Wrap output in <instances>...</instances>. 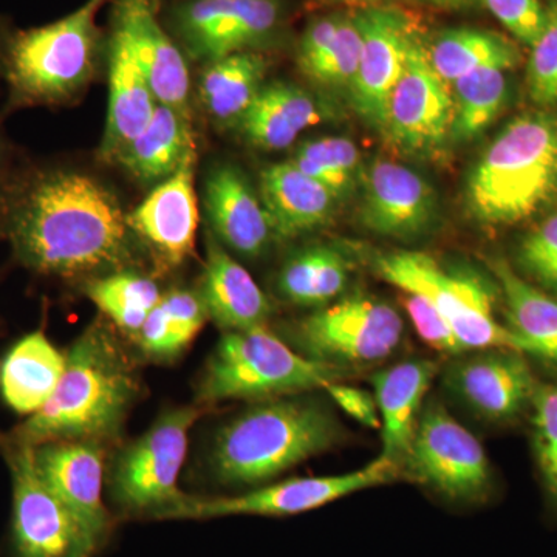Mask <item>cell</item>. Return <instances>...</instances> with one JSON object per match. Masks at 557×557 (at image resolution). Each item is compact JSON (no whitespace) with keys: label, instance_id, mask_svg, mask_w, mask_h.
I'll return each mask as SVG.
<instances>
[{"label":"cell","instance_id":"obj_37","mask_svg":"<svg viewBox=\"0 0 557 557\" xmlns=\"http://www.w3.org/2000/svg\"><path fill=\"white\" fill-rule=\"evenodd\" d=\"M531 434L539 472L557 509V384H537L531 399Z\"/></svg>","mask_w":557,"mask_h":557},{"label":"cell","instance_id":"obj_41","mask_svg":"<svg viewBox=\"0 0 557 557\" xmlns=\"http://www.w3.org/2000/svg\"><path fill=\"white\" fill-rule=\"evenodd\" d=\"M516 39L533 47L544 30L545 7L541 0H479Z\"/></svg>","mask_w":557,"mask_h":557},{"label":"cell","instance_id":"obj_16","mask_svg":"<svg viewBox=\"0 0 557 557\" xmlns=\"http://www.w3.org/2000/svg\"><path fill=\"white\" fill-rule=\"evenodd\" d=\"M197 148L190 150L171 177L126 215L134 236L146 245L163 269H175L193 256L199 230V203L194 186Z\"/></svg>","mask_w":557,"mask_h":557},{"label":"cell","instance_id":"obj_44","mask_svg":"<svg viewBox=\"0 0 557 557\" xmlns=\"http://www.w3.org/2000/svg\"><path fill=\"white\" fill-rule=\"evenodd\" d=\"M423 2L442 7V9H463V7L471 5V3L478 2V0H423Z\"/></svg>","mask_w":557,"mask_h":557},{"label":"cell","instance_id":"obj_1","mask_svg":"<svg viewBox=\"0 0 557 557\" xmlns=\"http://www.w3.org/2000/svg\"><path fill=\"white\" fill-rule=\"evenodd\" d=\"M115 194L83 172L40 168L0 189V234L40 276L91 278L129 269L134 240Z\"/></svg>","mask_w":557,"mask_h":557},{"label":"cell","instance_id":"obj_12","mask_svg":"<svg viewBox=\"0 0 557 557\" xmlns=\"http://www.w3.org/2000/svg\"><path fill=\"white\" fill-rule=\"evenodd\" d=\"M207 409L196 405L168 410L124 449L113 474V494L121 507L153 515L185 496L177 486L178 475L188 453L190 429Z\"/></svg>","mask_w":557,"mask_h":557},{"label":"cell","instance_id":"obj_45","mask_svg":"<svg viewBox=\"0 0 557 557\" xmlns=\"http://www.w3.org/2000/svg\"><path fill=\"white\" fill-rule=\"evenodd\" d=\"M325 2L347 3V5H359L369 9V7L380 5V3L383 2V0H325Z\"/></svg>","mask_w":557,"mask_h":557},{"label":"cell","instance_id":"obj_3","mask_svg":"<svg viewBox=\"0 0 557 557\" xmlns=\"http://www.w3.org/2000/svg\"><path fill=\"white\" fill-rule=\"evenodd\" d=\"M341 437L343 429L322 403L265 399L220 429L212 474L223 485H259L333 448Z\"/></svg>","mask_w":557,"mask_h":557},{"label":"cell","instance_id":"obj_21","mask_svg":"<svg viewBox=\"0 0 557 557\" xmlns=\"http://www.w3.org/2000/svg\"><path fill=\"white\" fill-rule=\"evenodd\" d=\"M205 205L220 240L245 258H258L274 237L262 199L234 166H219L205 183Z\"/></svg>","mask_w":557,"mask_h":557},{"label":"cell","instance_id":"obj_14","mask_svg":"<svg viewBox=\"0 0 557 557\" xmlns=\"http://www.w3.org/2000/svg\"><path fill=\"white\" fill-rule=\"evenodd\" d=\"M281 21L278 0H189L175 11V32L190 57L207 62L251 51Z\"/></svg>","mask_w":557,"mask_h":557},{"label":"cell","instance_id":"obj_38","mask_svg":"<svg viewBox=\"0 0 557 557\" xmlns=\"http://www.w3.org/2000/svg\"><path fill=\"white\" fill-rule=\"evenodd\" d=\"M361 46V32L354 14H343L327 50L304 75L324 86L350 87L357 75Z\"/></svg>","mask_w":557,"mask_h":557},{"label":"cell","instance_id":"obj_32","mask_svg":"<svg viewBox=\"0 0 557 557\" xmlns=\"http://www.w3.org/2000/svg\"><path fill=\"white\" fill-rule=\"evenodd\" d=\"M426 50L432 67L446 84L478 70H509L519 61L518 50L507 38L475 28L440 33Z\"/></svg>","mask_w":557,"mask_h":557},{"label":"cell","instance_id":"obj_2","mask_svg":"<svg viewBox=\"0 0 557 557\" xmlns=\"http://www.w3.org/2000/svg\"><path fill=\"white\" fill-rule=\"evenodd\" d=\"M138 394L135 362L110 325L95 322L65 355L53 397L10 438L32 448L61 440L110 442Z\"/></svg>","mask_w":557,"mask_h":557},{"label":"cell","instance_id":"obj_11","mask_svg":"<svg viewBox=\"0 0 557 557\" xmlns=\"http://www.w3.org/2000/svg\"><path fill=\"white\" fill-rule=\"evenodd\" d=\"M403 471L456 502L483 500L493 485L482 443L434 399L421 410Z\"/></svg>","mask_w":557,"mask_h":557},{"label":"cell","instance_id":"obj_33","mask_svg":"<svg viewBox=\"0 0 557 557\" xmlns=\"http://www.w3.org/2000/svg\"><path fill=\"white\" fill-rule=\"evenodd\" d=\"M208 318L200 295L189 289H172L161 296L135 341L146 357L157 361L174 359L199 335Z\"/></svg>","mask_w":557,"mask_h":557},{"label":"cell","instance_id":"obj_34","mask_svg":"<svg viewBox=\"0 0 557 557\" xmlns=\"http://www.w3.org/2000/svg\"><path fill=\"white\" fill-rule=\"evenodd\" d=\"M86 293L120 332L134 339L163 296L156 281L129 270L91 278Z\"/></svg>","mask_w":557,"mask_h":557},{"label":"cell","instance_id":"obj_20","mask_svg":"<svg viewBox=\"0 0 557 557\" xmlns=\"http://www.w3.org/2000/svg\"><path fill=\"white\" fill-rule=\"evenodd\" d=\"M102 446L90 440H61L33 448L40 478L100 541L109 530L108 509L102 504Z\"/></svg>","mask_w":557,"mask_h":557},{"label":"cell","instance_id":"obj_25","mask_svg":"<svg viewBox=\"0 0 557 557\" xmlns=\"http://www.w3.org/2000/svg\"><path fill=\"white\" fill-rule=\"evenodd\" d=\"M200 298L208 317L225 332L267 325L271 304L255 278L218 242H208Z\"/></svg>","mask_w":557,"mask_h":557},{"label":"cell","instance_id":"obj_40","mask_svg":"<svg viewBox=\"0 0 557 557\" xmlns=\"http://www.w3.org/2000/svg\"><path fill=\"white\" fill-rule=\"evenodd\" d=\"M520 260L539 282L557 292V212L528 234Z\"/></svg>","mask_w":557,"mask_h":557},{"label":"cell","instance_id":"obj_28","mask_svg":"<svg viewBox=\"0 0 557 557\" xmlns=\"http://www.w3.org/2000/svg\"><path fill=\"white\" fill-rule=\"evenodd\" d=\"M321 121V109L306 90L274 83L260 89L242 116L240 126L256 148L284 150Z\"/></svg>","mask_w":557,"mask_h":557},{"label":"cell","instance_id":"obj_39","mask_svg":"<svg viewBox=\"0 0 557 557\" xmlns=\"http://www.w3.org/2000/svg\"><path fill=\"white\" fill-rule=\"evenodd\" d=\"M527 79L531 100L539 106L557 102V0L545 7V25L531 47Z\"/></svg>","mask_w":557,"mask_h":557},{"label":"cell","instance_id":"obj_4","mask_svg":"<svg viewBox=\"0 0 557 557\" xmlns=\"http://www.w3.org/2000/svg\"><path fill=\"white\" fill-rule=\"evenodd\" d=\"M557 190V121L530 113L508 124L487 146L468 182V203L483 225H515Z\"/></svg>","mask_w":557,"mask_h":557},{"label":"cell","instance_id":"obj_46","mask_svg":"<svg viewBox=\"0 0 557 557\" xmlns=\"http://www.w3.org/2000/svg\"><path fill=\"white\" fill-rule=\"evenodd\" d=\"M3 160H5V148H3V141L0 138V174H2L3 170Z\"/></svg>","mask_w":557,"mask_h":557},{"label":"cell","instance_id":"obj_36","mask_svg":"<svg viewBox=\"0 0 557 557\" xmlns=\"http://www.w3.org/2000/svg\"><path fill=\"white\" fill-rule=\"evenodd\" d=\"M292 163L343 200L358 185L361 153L351 139L319 138L300 145Z\"/></svg>","mask_w":557,"mask_h":557},{"label":"cell","instance_id":"obj_7","mask_svg":"<svg viewBox=\"0 0 557 557\" xmlns=\"http://www.w3.org/2000/svg\"><path fill=\"white\" fill-rule=\"evenodd\" d=\"M373 270L403 293L426 299L446 319L467 350L507 348L527 355L525 344L494 313V289L471 271L449 270L434 256L392 251L373 258Z\"/></svg>","mask_w":557,"mask_h":557},{"label":"cell","instance_id":"obj_6","mask_svg":"<svg viewBox=\"0 0 557 557\" xmlns=\"http://www.w3.org/2000/svg\"><path fill=\"white\" fill-rule=\"evenodd\" d=\"M341 372L293 350L267 325L225 332L201 375L197 405L292 397L327 387L339 380Z\"/></svg>","mask_w":557,"mask_h":557},{"label":"cell","instance_id":"obj_10","mask_svg":"<svg viewBox=\"0 0 557 557\" xmlns=\"http://www.w3.org/2000/svg\"><path fill=\"white\" fill-rule=\"evenodd\" d=\"M13 478V537L21 557H91L100 545L40 478L32 446L2 442Z\"/></svg>","mask_w":557,"mask_h":557},{"label":"cell","instance_id":"obj_15","mask_svg":"<svg viewBox=\"0 0 557 557\" xmlns=\"http://www.w3.org/2000/svg\"><path fill=\"white\" fill-rule=\"evenodd\" d=\"M354 16L362 46L357 75L348 89L359 116L375 129L384 131L388 98L417 33L409 17L391 7H369Z\"/></svg>","mask_w":557,"mask_h":557},{"label":"cell","instance_id":"obj_13","mask_svg":"<svg viewBox=\"0 0 557 557\" xmlns=\"http://www.w3.org/2000/svg\"><path fill=\"white\" fill-rule=\"evenodd\" d=\"M453 121L454 100L448 84L440 78L426 47L416 38L388 98L384 132L408 152H432L450 137Z\"/></svg>","mask_w":557,"mask_h":557},{"label":"cell","instance_id":"obj_5","mask_svg":"<svg viewBox=\"0 0 557 557\" xmlns=\"http://www.w3.org/2000/svg\"><path fill=\"white\" fill-rule=\"evenodd\" d=\"M106 2L87 0L62 20L10 38L2 70L11 104H60L89 83L100 42L97 16Z\"/></svg>","mask_w":557,"mask_h":557},{"label":"cell","instance_id":"obj_18","mask_svg":"<svg viewBox=\"0 0 557 557\" xmlns=\"http://www.w3.org/2000/svg\"><path fill=\"white\" fill-rule=\"evenodd\" d=\"M113 30L129 44L157 102L188 113V62L157 20L156 0H116Z\"/></svg>","mask_w":557,"mask_h":557},{"label":"cell","instance_id":"obj_30","mask_svg":"<svg viewBox=\"0 0 557 557\" xmlns=\"http://www.w3.org/2000/svg\"><path fill=\"white\" fill-rule=\"evenodd\" d=\"M350 259L330 245L299 249L278 271L282 298L300 307H325L343 295L350 277Z\"/></svg>","mask_w":557,"mask_h":557},{"label":"cell","instance_id":"obj_17","mask_svg":"<svg viewBox=\"0 0 557 557\" xmlns=\"http://www.w3.org/2000/svg\"><path fill=\"white\" fill-rule=\"evenodd\" d=\"M446 384L475 416L494 423L515 420L530 408L537 387L523 354L507 348L458 359L446 373Z\"/></svg>","mask_w":557,"mask_h":557},{"label":"cell","instance_id":"obj_31","mask_svg":"<svg viewBox=\"0 0 557 557\" xmlns=\"http://www.w3.org/2000/svg\"><path fill=\"white\" fill-rule=\"evenodd\" d=\"M267 60L256 51H240L208 62L200 79L201 104L218 123H240L262 89Z\"/></svg>","mask_w":557,"mask_h":557},{"label":"cell","instance_id":"obj_26","mask_svg":"<svg viewBox=\"0 0 557 557\" xmlns=\"http://www.w3.org/2000/svg\"><path fill=\"white\" fill-rule=\"evenodd\" d=\"M62 355L44 332L17 341L0 364V394L21 416H35L53 397L64 375Z\"/></svg>","mask_w":557,"mask_h":557},{"label":"cell","instance_id":"obj_35","mask_svg":"<svg viewBox=\"0 0 557 557\" xmlns=\"http://www.w3.org/2000/svg\"><path fill=\"white\" fill-rule=\"evenodd\" d=\"M507 70L483 69L453 83L454 121L450 137L469 141L496 120L507 101Z\"/></svg>","mask_w":557,"mask_h":557},{"label":"cell","instance_id":"obj_9","mask_svg":"<svg viewBox=\"0 0 557 557\" xmlns=\"http://www.w3.org/2000/svg\"><path fill=\"white\" fill-rule=\"evenodd\" d=\"M403 330V319L391 304L357 293L304 318L296 325L295 344L304 357L343 370L391 357Z\"/></svg>","mask_w":557,"mask_h":557},{"label":"cell","instance_id":"obj_24","mask_svg":"<svg viewBox=\"0 0 557 557\" xmlns=\"http://www.w3.org/2000/svg\"><path fill=\"white\" fill-rule=\"evenodd\" d=\"M435 372V362L409 359L372 376L373 397L379 405L383 428V456L398 461L401 467Z\"/></svg>","mask_w":557,"mask_h":557},{"label":"cell","instance_id":"obj_29","mask_svg":"<svg viewBox=\"0 0 557 557\" xmlns=\"http://www.w3.org/2000/svg\"><path fill=\"white\" fill-rule=\"evenodd\" d=\"M496 274L508 310V327L523 344L527 355L557 366V299L528 284L507 262L494 259Z\"/></svg>","mask_w":557,"mask_h":557},{"label":"cell","instance_id":"obj_22","mask_svg":"<svg viewBox=\"0 0 557 557\" xmlns=\"http://www.w3.org/2000/svg\"><path fill=\"white\" fill-rule=\"evenodd\" d=\"M260 199L274 237L296 239L324 226L338 199L324 185L304 174L292 161L271 164L260 175Z\"/></svg>","mask_w":557,"mask_h":557},{"label":"cell","instance_id":"obj_8","mask_svg":"<svg viewBox=\"0 0 557 557\" xmlns=\"http://www.w3.org/2000/svg\"><path fill=\"white\" fill-rule=\"evenodd\" d=\"M403 467L386 456L370 461L354 472L327 478H299L249 491L244 496L197 498L183 496L170 507L153 512L156 519H214L226 516L302 515L332 502L361 493L370 487L387 485L401 475Z\"/></svg>","mask_w":557,"mask_h":557},{"label":"cell","instance_id":"obj_43","mask_svg":"<svg viewBox=\"0 0 557 557\" xmlns=\"http://www.w3.org/2000/svg\"><path fill=\"white\" fill-rule=\"evenodd\" d=\"M324 391H327L333 401L347 416L358 421V423L364 424L366 428L370 429L381 428V417L376 399L364 388L346 386V384L335 381V383H330Z\"/></svg>","mask_w":557,"mask_h":557},{"label":"cell","instance_id":"obj_27","mask_svg":"<svg viewBox=\"0 0 557 557\" xmlns=\"http://www.w3.org/2000/svg\"><path fill=\"white\" fill-rule=\"evenodd\" d=\"M196 148L188 113L159 102L148 126L121 150L113 163L139 182H163Z\"/></svg>","mask_w":557,"mask_h":557},{"label":"cell","instance_id":"obj_19","mask_svg":"<svg viewBox=\"0 0 557 557\" xmlns=\"http://www.w3.org/2000/svg\"><path fill=\"white\" fill-rule=\"evenodd\" d=\"M361 222L366 228L392 237L412 239L431 225L435 197L416 171L388 160H376L364 172Z\"/></svg>","mask_w":557,"mask_h":557},{"label":"cell","instance_id":"obj_42","mask_svg":"<svg viewBox=\"0 0 557 557\" xmlns=\"http://www.w3.org/2000/svg\"><path fill=\"white\" fill-rule=\"evenodd\" d=\"M405 307L418 336L440 354L461 357L467 354V347L457 338L446 319L438 313L426 299L405 293Z\"/></svg>","mask_w":557,"mask_h":557},{"label":"cell","instance_id":"obj_23","mask_svg":"<svg viewBox=\"0 0 557 557\" xmlns=\"http://www.w3.org/2000/svg\"><path fill=\"white\" fill-rule=\"evenodd\" d=\"M109 86L101 157L113 163L121 150L148 126L159 104L129 44L113 28L109 40Z\"/></svg>","mask_w":557,"mask_h":557}]
</instances>
